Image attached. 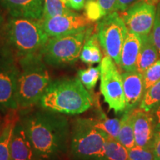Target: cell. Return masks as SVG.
<instances>
[{
  "label": "cell",
  "mask_w": 160,
  "mask_h": 160,
  "mask_svg": "<svg viewBox=\"0 0 160 160\" xmlns=\"http://www.w3.org/2000/svg\"><path fill=\"white\" fill-rule=\"evenodd\" d=\"M19 110L37 160H63L68 155L71 123L65 115L37 105Z\"/></svg>",
  "instance_id": "cell-1"
},
{
  "label": "cell",
  "mask_w": 160,
  "mask_h": 160,
  "mask_svg": "<svg viewBox=\"0 0 160 160\" xmlns=\"http://www.w3.org/2000/svg\"><path fill=\"white\" fill-rule=\"evenodd\" d=\"M93 105V96L78 77L52 81L39 102L44 109L68 116L85 113Z\"/></svg>",
  "instance_id": "cell-2"
},
{
  "label": "cell",
  "mask_w": 160,
  "mask_h": 160,
  "mask_svg": "<svg viewBox=\"0 0 160 160\" xmlns=\"http://www.w3.org/2000/svg\"><path fill=\"white\" fill-rule=\"evenodd\" d=\"M46 65L41 53L19 59L17 87L19 109L39 105L40 99L52 82Z\"/></svg>",
  "instance_id": "cell-3"
},
{
  "label": "cell",
  "mask_w": 160,
  "mask_h": 160,
  "mask_svg": "<svg viewBox=\"0 0 160 160\" xmlns=\"http://www.w3.org/2000/svg\"><path fill=\"white\" fill-rule=\"evenodd\" d=\"M68 157L71 160H108L105 142L108 134L96 125L93 118L71 122Z\"/></svg>",
  "instance_id": "cell-4"
},
{
  "label": "cell",
  "mask_w": 160,
  "mask_h": 160,
  "mask_svg": "<svg viewBox=\"0 0 160 160\" xmlns=\"http://www.w3.org/2000/svg\"><path fill=\"white\" fill-rule=\"evenodd\" d=\"M3 30L7 48L19 59L40 53L50 38L35 19L13 17Z\"/></svg>",
  "instance_id": "cell-5"
},
{
  "label": "cell",
  "mask_w": 160,
  "mask_h": 160,
  "mask_svg": "<svg viewBox=\"0 0 160 160\" xmlns=\"http://www.w3.org/2000/svg\"><path fill=\"white\" fill-rule=\"evenodd\" d=\"M92 31H86L57 37H50L40 53L47 65L64 66L72 65L79 59L87 36Z\"/></svg>",
  "instance_id": "cell-6"
},
{
  "label": "cell",
  "mask_w": 160,
  "mask_h": 160,
  "mask_svg": "<svg viewBox=\"0 0 160 160\" xmlns=\"http://www.w3.org/2000/svg\"><path fill=\"white\" fill-rule=\"evenodd\" d=\"M128 30L122 18L117 11H113L99 20L97 33L100 45L106 55L120 66L121 52Z\"/></svg>",
  "instance_id": "cell-7"
},
{
  "label": "cell",
  "mask_w": 160,
  "mask_h": 160,
  "mask_svg": "<svg viewBox=\"0 0 160 160\" xmlns=\"http://www.w3.org/2000/svg\"><path fill=\"white\" fill-rule=\"evenodd\" d=\"M19 67L7 48L0 50V112L19 110L17 100Z\"/></svg>",
  "instance_id": "cell-8"
},
{
  "label": "cell",
  "mask_w": 160,
  "mask_h": 160,
  "mask_svg": "<svg viewBox=\"0 0 160 160\" xmlns=\"http://www.w3.org/2000/svg\"><path fill=\"white\" fill-rule=\"evenodd\" d=\"M100 91L109 108L116 113L125 110L122 74L117 68V65L108 56L106 55L100 62Z\"/></svg>",
  "instance_id": "cell-9"
},
{
  "label": "cell",
  "mask_w": 160,
  "mask_h": 160,
  "mask_svg": "<svg viewBox=\"0 0 160 160\" xmlns=\"http://www.w3.org/2000/svg\"><path fill=\"white\" fill-rule=\"evenodd\" d=\"M39 25L49 37H57L84 31L91 27L85 16L71 12L48 19H39Z\"/></svg>",
  "instance_id": "cell-10"
},
{
  "label": "cell",
  "mask_w": 160,
  "mask_h": 160,
  "mask_svg": "<svg viewBox=\"0 0 160 160\" xmlns=\"http://www.w3.org/2000/svg\"><path fill=\"white\" fill-rule=\"evenodd\" d=\"M157 13V7L141 1L134 3L124 11L122 16L129 32L142 37L151 33Z\"/></svg>",
  "instance_id": "cell-11"
},
{
  "label": "cell",
  "mask_w": 160,
  "mask_h": 160,
  "mask_svg": "<svg viewBox=\"0 0 160 160\" xmlns=\"http://www.w3.org/2000/svg\"><path fill=\"white\" fill-rule=\"evenodd\" d=\"M135 145L141 148H153L155 125L151 111L136 109L133 111Z\"/></svg>",
  "instance_id": "cell-12"
},
{
  "label": "cell",
  "mask_w": 160,
  "mask_h": 160,
  "mask_svg": "<svg viewBox=\"0 0 160 160\" xmlns=\"http://www.w3.org/2000/svg\"><path fill=\"white\" fill-rule=\"evenodd\" d=\"M122 78L125 99V111H133L139 107L145 94L143 74L137 71H125L122 73Z\"/></svg>",
  "instance_id": "cell-13"
},
{
  "label": "cell",
  "mask_w": 160,
  "mask_h": 160,
  "mask_svg": "<svg viewBox=\"0 0 160 160\" xmlns=\"http://www.w3.org/2000/svg\"><path fill=\"white\" fill-rule=\"evenodd\" d=\"M10 153L11 160H37L34 150L20 122L19 116L12 133Z\"/></svg>",
  "instance_id": "cell-14"
},
{
  "label": "cell",
  "mask_w": 160,
  "mask_h": 160,
  "mask_svg": "<svg viewBox=\"0 0 160 160\" xmlns=\"http://www.w3.org/2000/svg\"><path fill=\"white\" fill-rule=\"evenodd\" d=\"M45 0H0V5L12 17L39 20L42 18Z\"/></svg>",
  "instance_id": "cell-15"
},
{
  "label": "cell",
  "mask_w": 160,
  "mask_h": 160,
  "mask_svg": "<svg viewBox=\"0 0 160 160\" xmlns=\"http://www.w3.org/2000/svg\"><path fill=\"white\" fill-rule=\"evenodd\" d=\"M141 44V37L128 31L122 48L120 60V67L125 71H137V59Z\"/></svg>",
  "instance_id": "cell-16"
},
{
  "label": "cell",
  "mask_w": 160,
  "mask_h": 160,
  "mask_svg": "<svg viewBox=\"0 0 160 160\" xmlns=\"http://www.w3.org/2000/svg\"><path fill=\"white\" fill-rule=\"evenodd\" d=\"M142 44L137 59V71L143 74L144 72L159 59V54L153 42L152 32L142 36Z\"/></svg>",
  "instance_id": "cell-17"
},
{
  "label": "cell",
  "mask_w": 160,
  "mask_h": 160,
  "mask_svg": "<svg viewBox=\"0 0 160 160\" xmlns=\"http://www.w3.org/2000/svg\"><path fill=\"white\" fill-rule=\"evenodd\" d=\"M79 59L84 63L90 65L101 62L102 54L97 33H92L91 31L87 36Z\"/></svg>",
  "instance_id": "cell-18"
},
{
  "label": "cell",
  "mask_w": 160,
  "mask_h": 160,
  "mask_svg": "<svg viewBox=\"0 0 160 160\" xmlns=\"http://www.w3.org/2000/svg\"><path fill=\"white\" fill-rule=\"evenodd\" d=\"M93 102L96 103L95 107L97 108V112H96L97 117L93 118L95 121L96 125L99 128L107 133L110 137L117 139L120 130V125H121L120 119L118 118L111 119V118L108 117L102 111L101 107L99 106V104L98 103L99 101H98L97 97L96 100L93 99Z\"/></svg>",
  "instance_id": "cell-19"
},
{
  "label": "cell",
  "mask_w": 160,
  "mask_h": 160,
  "mask_svg": "<svg viewBox=\"0 0 160 160\" xmlns=\"http://www.w3.org/2000/svg\"><path fill=\"white\" fill-rule=\"evenodd\" d=\"M133 111L123 112V115L120 119L121 125L117 138L119 142L122 144L128 149L131 148L136 145L133 132Z\"/></svg>",
  "instance_id": "cell-20"
},
{
  "label": "cell",
  "mask_w": 160,
  "mask_h": 160,
  "mask_svg": "<svg viewBox=\"0 0 160 160\" xmlns=\"http://www.w3.org/2000/svg\"><path fill=\"white\" fill-rule=\"evenodd\" d=\"M19 118V110L13 111L11 119L6 125L0 136V160H11L10 153V143L15 124Z\"/></svg>",
  "instance_id": "cell-21"
},
{
  "label": "cell",
  "mask_w": 160,
  "mask_h": 160,
  "mask_svg": "<svg viewBox=\"0 0 160 160\" xmlns=\"http://www.w3.org/2000/svg\"><path fill=\"white\" fill-rule=\"evenodd\" d=\"M105 153L108 160H128V149L110 136L106 139Z\"/></svg>",
  "instance_id": "cell-22"
},
{
  "label": "cell",
  "mask_w": 160,
  "mask_h": 160,
  "mask_svg": "<svg viewBox=\"0 0 160 160\" xmlns=\"http://www.w3.org/2000/svg\"><path fill=\"white\" fill-rule=\"evenodd\" d=\"M71 12V9L66 5L65 0H45L42 16L40 19H48Z\"/></svg>",
  "instance_id": "cell-23"
},
{
  "label": "cell",
  "mask_w": 160,
  "mask_h": 160,
  "mask_svg": "<svg viewBox=\"0 0 160 160\" xmlns=\"http://www.w3.org/2000/svg\"><path fill=\"white\" fill-rule=\"evenodd\" d=\"M100 65L97 67H89L88 69H81L77 72V77L85 88L92 91L100 78Z\"/></svg>",
  "instance_id": "cell-24"
},
{
  "label": "cell",
  "mask_w": 160,
  "mask_h": 160,
  "mask_svg": "<svg viewBox=\"0 0 160 160\" xmlns=\"http://www.w3.org/2000/svg\"><path fill=\"white\" fill-rule=\"evenodd\" d=\"M160 104V80L145 92L139 108L151 111Z\"/></svg>",
  "instance_id": "cell-25"
},
{
  "label": "cell",
  "mask_w": 160,
  "mask_h": 160,
  "mask_svg": "<svg viewBox=\"0 0 160 160\" xmlns=\"http://www.w3.org/2000/svg\"><path fill=\"white\" fill-rule=\"evenodd\" d=\"M145 91L150 88L160 80V59L149 67L143 73Z\"/></svg>",
  "instance_id": "cell-26"
},
{
  "label": "cell",
  "mask_w": 160,
  "mask_h": 160,
  "mask_svg": "<svg viewBox=\"0 0 160 160\" xmlns=\"http://www.w3.org/2000/svg\"><path fill=\"white\" fill-rule=\"evenodd\" d=\"M128 160H154L153 148L135 145L128 149Z\"/></svg>",
  "instance_id": "cell-27"
},
{
  "label": "cell",
  "mask_w": 160,
  "mask_h": 160,
  "mask_svg": "<svg viewBox=\"0 0 160 160\" xmlns=\"http://www.w3.org/2000/svg\"><path fill=\"white\" fill-rule=\"evenodd\" d=\"M85 16L91 22L98 21L104 17L102 11L100 8L99 3L97 2V0L85 2Z\"/></svg>",
  "instance_id": "cell-28"
},
{
  "label": "cell",
  "mask_w": 160,
  "mask_h": 160,
  "mask_svg": "<svg viewBox=\"0 0 160 160\" xmlns=\"http://www.w3.org/2000/svg\"><path fill=\"white\" fill-rule=\"evenodd\" d=\"M152 35H153V42L160 57V2L157 8V13H156L154 23H153V30H152Z\"/></svg>",
  "instance_id": "cell-29"
},
{
  "label": "cell",
  "mask_w": 160,
  "mask_h": 160,
  "mask_svg": "<svg viewBox=\"0 0 160 160\" xmlns=\"http://www.w3.org/2000/svg\"><path fill=\"white\" fill-rule=\"evenodd\" d=\"M97 2L101 8L104 17L111 12L114 11L117 0H97Z\"/></svg>",
  "instance_id": "cell-30"
},
{
  "label": "cell",
  "mask_w": 160,
  "mask_h": 160,
  "mask_svg": "<svg viewBox=\"0 0 160 160\" xmlns=\"http://www.w3.org/2000/svg\"><path fill=\"white\" fill-rule=\"evenodd\" d=\"M153 151L154 160H160V129H156L155 131Z\"/></svg>",
  "instance_id": "cell-31"
},
{
  "label": "cell",
  "mask_w": 160,
  "mask_h": 160,
  "mask_svg": "<svg viewBox=\"0 0 160 160\" xmlns=\"http://www.w3.org/2000/svg\"><path fill=\"white\" fill-rule=\"evenodd\" d=\"M137 0H117L114 11L124 12L135 3Z\"/></svg>",
  "instance_id": "cell-32"
},
{
  "label": "cell",
  "mask_w": 160,
  "mask_h": 160,
  "mask_svg": "<svg viewBox=\"0 0 160 160\" xmlns=\"http://www.w3.org/2000/svg\"><path fill=\"white\" fill-rule=\"evenodd\" d=\"M65 2L70 8L76 11H80L85 8V0H65Z\"/></svg>",
  "instance_id": "cell-33"
},
{
  "label": "cell",
  "mask_w": 160,
  "mask_h": 160,
  "mask_svg": "<svg viewBox=\"0 0 160 160\" xmlns=\"http://www.w3.org/2000/svg\"><path fill=\"white\" fill-rule=\"evenodd\" d=\"M17 111V110H16ZM14 111H11L8 112V113H5L4 114H0V136L5 129L6 125L8 122V121L11 119L12 113H13Z\"/></svg>",
  "instance_id": "cell-34"
},
{
  "label": "cell",
  "mask_w": 160,
  "mask_h": 160,
  "mask_svg": "<svg viewBox=\"0 0 160 160\" xmlns=\"http://www.w3.org/2000/svg\"><path fill=\"white\" fill-rule=\"evenodd\" d=\"M152 116H153V121H154L155 128L160 129V104L153 108L151 111Z\"/></svg>",
  "instance_id": "cell-35"
},
{
  "label": "cell",
  "mask_w": 160,
  "mask_h": 160,
  "mask_svg": "<svg viewBox=\"0 0 160 160\" xmlns=\"http://www.w3.org/2000/svg\"><path fill=\"white\" fill-rule=\"evenodd\" d=\"M3 22H4L3 16H2V14L1 11H0V30H2V28Z\"/></svg>",
  "instance_id": "cell-36"
},
{
  "label": "cell",
  "mask_w": 160,
  "mask_h": 160,
  "mask_svg": "<svg viewBox=\"0 0 160 160\" xmlns=\"http://www.w3.org/2000/svg\"><path fill=\"white\" fill-rule=\"evenodd\" d=\"M85 2H89V1H93V0H85Z\"/></svg>",
  "instance_id": "cell-37"
}]
</instances>
